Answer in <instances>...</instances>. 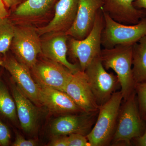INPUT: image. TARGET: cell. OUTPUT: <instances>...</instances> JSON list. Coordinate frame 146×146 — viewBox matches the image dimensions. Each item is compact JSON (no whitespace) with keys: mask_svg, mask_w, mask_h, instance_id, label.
Listing matches in <instances>:
<instances>
[{"mask_svg":"<svg viewBox=\"0 0 146 146\" xmlns=\"http://www.w3.org/2000/svg\"><path fill=\"white\" fill-rule=\"evenodd\" d=\"M132 46L133 45H119L111 48H104L102 50L100 56L105 69H112L117 74L124 100L135 91Z\"/></svg>","mask_w":146,"mask_h":146,"instance_id":"cell-1","label":"cell"},{"mask_svg":"<svg viewBox=\"0 0 146 146\" xmlns=\"http://www.w3.org/2000/svg\"><path fill=\"white\" fill-rule=\"evenodd\" d=\"M123 99L121 91L115 92L107 102L99 106L95 125L86 136L90 146H107L111 143Z\"/></svg>","mask_w":146,"mask_h":146,"instance_id":"cell-2","label":"cell"},{"mask_svg":"<svg viewBox=\"0 0 146 146\" xmlns=\"http://www.w3.org/2000/svg\"><path fill=\"white\" fill-rule=\"evenodd\" d=\"M146 120L141 117L136 92L134 91L120 107L113 145H131L133 138L141 136L145 129Z\"/></svg>","mask_w":146,"mask_h":146,"instance_id":"cell-3","label":"cell"},{"mask_svg":"<svg viewBox=\"0 0 146 146\" xmlns=\"http://www.w3.org/2000/svg\"><path fill=\"white\" fill-rule=\"evenodd\" d=\"M104 23L101 8L97 13L92 30L85 38L78 40L70 36L69 38V36L68 50L72 57L78 59L80 70L82 72L94 58L100 55L102 33Z\"/></svg>","mask_w":146,"mask_h":146,"instance_id":"cell-4","label":"cell"},{"mask_svg":"<svg viewBox=\"0 0 146 146\" xmlns=\"http://www.w3.org/2000/svg\"><path fill=\"white\" fill-rule=\"evenodd\" d=\"M103 13L104 26L102 31V46L111 48L119 45H133L146 35V16L138 24L127 25L120 23Z\"/></svg>","mask_w":146,"mask_h":146,"instance_id":"cell-5","label":"cell"},{"mask_svg":"<svg viewBox=\"0 0 146 146\" xmlns=\"http://www.w3.org/2000/svg\"><path fill=\"white\" fill-rule=\"evenodd\" d=\"M39 36L35 28L15 26L10 48L16 59L30 70L36 63L38 54L42 53Z\"/></svg>","mask_w":146,"mask_h":146,"instance_id":"cell-6","label":"cell"},{"mask_svg":"<svg viewBox=\"0 0 146 146\" xmlns=\"http://www.w3.org/2000/svg\"><path fill=\"white\" fill-rule=\"evenodd\" d=\"M84 72L99 106L107 102L120 86L117 76L107 72L100 56L92 60Z\"/></svg>","mask_w":146,"mask_h":146,"instance_id":"cell-7","label":"cell"},{"mask_svg":"<svg viewBox=\"0 0 146 146\" xmlns=\"http://www.w3.org/2000/svg\"><path fill=\"white\" fill-rule=\"evenodd\" d=\"M31 70L38 84L63 92L74 74L62 64L46 58L37 60Z\"/></svg>","mask_w":146,"mask_h":146,"instance_id":"cell-8","label":"cell"},{"mask_svg":"<svg viewBox=\"0 0 146 146\" xmlns=\"http://www.w3.org/2000/svg\"><path fill=\"white\" fill-rule=\"evenodd\" d=\"M0 60L1 67L5 68L16 85L24 95L36 106L41 105L39 100V86L33 78L30 69L16 58L6 56Z\"/></svg>","mask_w":146,"mask_h":146,"instance_id":"cell-9","label":"cell"},{"mask_svg":"<svg viewBox=\"0 0 146 146\" xmlns=\"http://www.w3.org/2000/svg\"><path fill=\"white\" fill-rule=\"evenodd\" d=\"M64 92L70 97L84 112L92 113L98 111L99 106L84 72L80 70L74 73Z\"/></svg>","mask_w":146,"mask_h":146,"instance_id":"cell-10","label":"cell"},{"mask_svg":"<svg viewBox=\"0 0 146 146\" xmlns=\"http://www.w3.org/2000/svg\"><path fill=\"white\" fill-rule=\"evenodd\" d=\"M102 6V0H78L75 19L65 34L78 40L85 38L92 30L97 13Z\"/></svg>","mask_w":146,"mask_h":146,"instance_id":"cell-11","label":"cell"},{"mask_svg":"<svg viewBox=\"0 0 146 146\" xmlns=\"http://www.w3.org/2000/svg\"><path fill=\"white\" fill-rule=\"evenodd\" d=\"M98 112H84L80 115H68L59 117L51 124V133L54 136H67L72 133L86 136L96 121Z\"/></svg>","mask_w":146,"mask_h":146,"instance_id":"cell-12","label":"cell"},{"mask_svg":"<svg viewBox=\"0 0 146 146\" xmlns=\"http://www.w3.org/2000/svg\"><path fill=\"white\" fill-rule=\"evenodd\" d=\"M78 0H58L54 16L46 25L35 28L39 36L47 33H66L75 19Z\"/></svg>","mask_w":146,"mask_h":146,"instance_id":"cell-13","label":"cell"},{"mask_svg":"<svg viewBox=\"0 0 146 146\" xmlns=\"http://www.w3.org/2000/svg\"><path fill=\"white\" fill-rule=\"evenodd\" d=\"M103 12L114 21L127 25L138 24L146 16V9L134 7L136 0H102Z\"/></svg>","mask_w":146,"mask_h":146,"instance_id":"cell-14","label":"cell"},{"mask_svg":"<svg viewBox=\"0 0 146 146\" xmlns=\"http://www.w3.org/2000/svg\"><path fill=\"white\" fill-rule=\"evenodd\" d=\"M38 85L40 104L44 106L51 112L62 114L84 112L65 92Z\"/></svg>","mask_w":146,"mask_h":146,"instance_id":"cell-15","label":"cell"},{"mask_svg":"<svg viewBox=\"0 0 146 146\" xmlns=\"http://www.w3.org/2000/svg\"><path fill=\"white\" fill-rule=\"evenodd\" d=\"M42 42V53L46 58L68 68L73 73L80 70L79 65L72 64L67 58L69 36L63 33H54Z\"/></svg>","mask_w":146,"mask_h":146,"instance_id":"cell-16","label":"cell"},{"mask_svg":"<svg viewBox=\"0 0 146 146\" xmlns=\"http://www.w3.org/2000/svg\"><path fill=\"white\" fill-rule=\"evenodd\" d=\"M11 89L21 127L25 132L32 133L37 125L39 117L38 110L17 85L11 84Z\"/></svg>","mask_w":146,"mask_h":146,"instance_id":"cell-17","label":"cell"},{"mask_svg":"<svg viewBox=\"0 0 146 146\" xmlns=\"http://www.w3.org/2000/svg\"><path fill=\"white\" fill-rule=\"evenodd\" d=\"M132 72L135 83L146 81V35L132 46Z\"/></svg>","mask_w":146,"mask_h":146,"instance_id":"cell-18","label":"cell"},{"mask_svg":"<svg viewBox=\"0 0 146 146\" xmlns=\"http://www.w3.org/2000/svg\"><path fill=\"white\" fill-rule=\"evenodd\" d=\"M56 0H26L20 4L14 14L20 17H33L46 13Z\"/></svg>","mask_w":146,"mask_h":146,"instance_id":"cell-19","label":"cell"},{"mask_svg":"<svg viewBox=\"0 0 146 146\" xmlns=\"http://www.w3.org/2000/svg\"><path fill=\"white\" fill-rule=\"evenodd\" d=\"M0 114L13 121L17 119L16 103L7 87L0 82Z\"/></svg>","mask_w":146,"mask_h":146,"instance_id":"cell-20","label":"cell"},{"mask_svg":"<svg viewBox=\"0 0 146 146\" xmlns=\"http://www.w3.org/2000/svg\"><path fill=\"white\" fill-rule=\"evenodd\" d=\"M15 26L7 17L0 19V53L5 55L14 36Z\"/></svg>","mask_w":146,"mask_h":146,"instance_id":"cell-21","label":"cell"},{"mask_svg":"<svg viewBox=\"0 0 146 146\" xmlns=\"http://www.w3.org/2000/svg\"><path fill=\"white\" fill-rule=\"evenodd\" d=\"M140 114L142 118H146V81L136 83L135 85Z\"/></svg>","mask_w":146,"mask_h":146,"instance_id":"cell-22","label":"cell"},{"mask_svg":"<svg viewBox=\"0 0 146 146\" xmlns=\"http://www.w3.org/2000/svg\"><path fill=\"white\" fill-rule=\"evenodd\" d=\"M68 146H89L86 136L80 133H72L68 136Z\"/></svg>","mask_w":146,"mask_h":146,"instance_id":"cell-23","label":"cell"},{"mask_svg":"<svg viewBox=\"0 0 146 146\" xmlns=\"http://www.w3.org/2000/svg\"><path fill=\"white\" fill-rule=\"evenodd\" d=\"M10 139V132L8 127L0 121V146H8Z\"/></svg>","mask_w":146,"mask_h":146,"instance_id":"cell-24","label":"cell"},{"mask_svg":"<svg viewBox=\"0 0 146 146\" xmlns=\"http://www.w3.org/2000/svg\"><path fill=\"white\" fill-rule=\"evenodd\" d=\"M37 145L35 141L33 140H27L20 134L16 136L15 141L13 142V146H35Z\"/></svg>","mask_w":146,"mask_h":146,"instance_id":"cell-25","label":"cell"},{"mask_svg":"<svg viewBox=\"0 0 146 146\" xmlns=\"http://www.w3.org/2000/svg\"><path fill=\"white\" fill-rule=\"evenodd\" d=\"M48 145L50 146H68V136H55Z\"/></svg>","mask_w":146,"mask_h":146,"instance_id":"cell-26","label":"cell"},{"mask_svg":"<svg viewBox=\"0 0 146 146\" xmlns=\"http://www.w3.org/2000/svg\"><path fill=\"white\" fill-rule=\"evenodd\" d=\"M131 144L134 146H146V124L143 133L141 136L133 138Z\"/></svg>","mask_w":146,"mask_h":146,"instance_id":"cell-27","label":"cell"},{"mask_svg":"<svg viewBox=\"0 0 146 146\" xmlns=\"http://www.w3.org/2000/svg\"><path fill=\"white\" fill-rule=\"evenodd\" d=\"M6 7L3 0H0V19L8 16V13Z\"/></svg>","mask_w":146,"mask_h":146,"instance_id":"cell-28","label":"cell"},{"mask_svg":"<svg viewBox=\"0 0 146 146\" xmlns=\"http://www.w3.org/2000/svg\"><path fill=\"white\" fill-rule=\"evenodd\" d=\"M7 7L11 8L21 4L23 0H3Z\"/></svg>","mask_w":146,"mask_h":146,"instance_id":"cell-29","label":"cell"},{"mask_svg":"<svg viewBox=\"0 0 146 146\" xmlns=\"http://www.w3.org/2000/svg\"><path fill=\"white\" fill-rule=\"evenodd\" d=\"M133 5L136 8L146 9V0H136L133 2Z\"/></svg>","mask_w":146,"mask_h":146,"instance_id":"cell-30","label":"cell"},{"mask_svg":"<svg viewBox=\"0 0 146 146\" xmlns=\"http://www.w3.org/2000/svg\"><path fill=\"white\" fill-rule=\"evenodd\" d=\"M1 63H0V68H1Z\"/></svg>","mask_w":146,"mask_h":146,"instance_id":"cell-31","label":"cell"},{"mask_svg":"<svg viewBox=\"0 0 146 146\" xmlns=\"http://www.w3.org/2000/svg\"><path fill=\"white\" fill-rule=\"evenodd\" d=\"M145 120H146V119H145Z\"/></svg>","mask_w":146,"mask_h":146,"instance_id":"cell-32","label":"cell"}]
</instances>
